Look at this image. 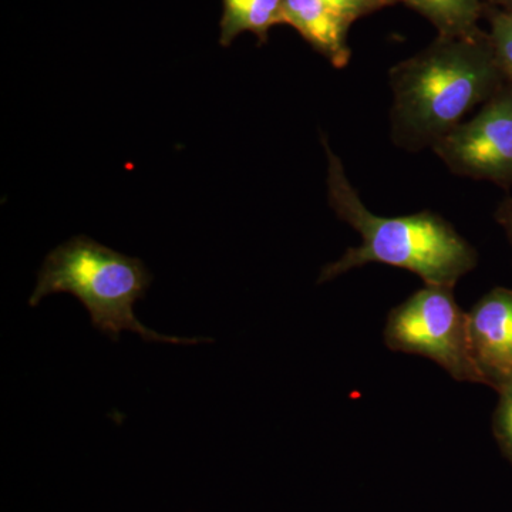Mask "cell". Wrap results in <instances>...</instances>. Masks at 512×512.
Here are the masks:
<instances>
[{"mask_svg": "<svg viewBox=\"0 0 512 512\" xmlns=\"http://www.w3.org/2000/svg\"><path fill=\"white\" fill-rule=\"evenodd\" d=\"M389 79L393 143L407 151L436 146L507 84L483 29L470 36H437L393 66Z\"/></svg>", "mask_w": 512, "mask_h": 512, "instance_id": "6da1fadb", "label": "cell"}, {"mask_svg": "<svg viewBox=\"0 0 512 512\" xmlns=\"http://www.w3.org/2000/svg\"><path fill=\"white\" fill-rule=\"evenodd\" d=\"M322 141L328 156L329 205L339 220L359 232L362 245L349 248L339 261L323 266L318 284L367 264H384L407 269L426 285L454 288L458 279L476 268V249L441 215L421 211L386 218L367 210L342 161L330 150L328 141Z\"/></svg>", "mask_w": 512, "mask_h": 512, "instance_id": "7a4b0ae2", "label": "cell"}, {"mask_svg": "<svg viewBox=\"0 0 512 512\" xmlns=\"http://www.w3.org/2000/svg\"><path fill=\"white\" fill-rule=\"evenodd\" d=\"M153 281L141 259L104 247L89 237H74L46 256L29 305L35 308L53 293H72L90 313L94 328L119 340L121 332L138 333L147 342L198 345L210 339L175 338L147 328L134 313Z\"/></svg>", "mask_w": 512, "mask_h": 512, "instance_id": "3957f363", "label": "cell"}, {"mask_svg": "<svg viewBox=\"0 0 512 512\" xmlns=\"http://www.w3.org/2000/svg\"><path fill=\"white\" fill-rule=\"evenodd\" d=\"M383 336L393 352L427 357L458 382L484 384L471 353L467 313L453 288L426 285L414 292L390 311Z\"/></svg>", "mask_w": 512, "mask_h": 512, "instance_id": "277c9868", "label": "cell"}, {"mask_svg": "<svg viewBox=\"0 0 512 512\" xmlns=\"http://www.w3.org/2000/svg\"><path fill=\"white\" fill-rule=\"evenodd\" d=\"M451 173L512 187V84L433 147Z\"/></svg>", "mask_w": 512, "mask_h": 512, "instance_id": "5b68a950", "label": "cell"}, {"mask_svg": "<svg viewBox=\"0 0 512 512\" xmlns=\"http://www.w3.org/2000/svg\"><path fill=\"white\" fill-rule=\"evenodd\" d=\"M471 353L485 386L512 383V289L494 288L467 313Z\"/></svg>", "mask_w": 512, "mask_h": 512, "instance_id": "8992f818", "label": "cell"}, {"mask_svg": "<svg viewBox=\"0 0 512 512\" xmlns=\"http://www.w3.org/2000/svg\"><path fill=\"white\" fill-rule=\"evenodd\" d=\"M284 25L298 30L336 69L348 66L352 57L349 30L353 23L325 0H284Z\"/></svg>", "mask_w": 512, "mask_h": 512, "instance_id": "52a82bcc", "label": "cell"}, {"mask_svg": "<svg viewBox=\"0 0 512 512\" xmlns=\"http://www.w3.org/2000/svg\"><path fill=\"white\" fill-rule=\"evenodd\" d=\"M276 25H284V0H222L221 46L242 33H252L264 45Z\"/></svg>", "mask_w": 512, "mask_h": 512, "instance_id": "ba28073f", "label": "cell"}, {"mask_svg": "<svg viewBox=\"0 0 512 512\" xmlns=\"http://www.w3.org/2000/svg\"><path fill=\"white\" fill-rule=\"evenodd\" d=\"M424 16L439 36H470L480 30L485 0H396Z\"/></svg>", "mask_w": 512, "mask_h": 512, "instance_id": "9c48e42d", "label": "cell"}, {"mask_svg": "<svg viewBox=\"0 0 512 512\" xmlns=\"http://www.w3.org/2000/svg\"><path fill=\"white\" fill-rule=\"evenodd\" d=\"M484 18L490 22L491 45L507 83L512 84V13L485 3Z\"/></svg>", "mask_w": 512, "mask_h": 512, "instance_id": "30bf717a", "label": "cell"}, {"mask_svg": "<svg viewBox=\"0 0 512 512\" xmlns=\"http://www.w3.org/2000/svg\"><path fill=\"white\" fill-rule=\"evenodd\" d=\"M497 409L493 416V431L498 446L512 463V383L498 392Z\"/></svg>", "mask_w": 512, "mask_h": 512, "instance_id": "8fae6325", "label": "cell"}, {"mask_svg": "<svg viewBox=\"0 0 512 512\" xmlns=\"http://www.w3.org/2000/svg\"><path fill=\"white\" fill-rule=\"evenodd\" d=\"M325 2L352 23L397 3L396 0H325Z\"/></svg>", "mask_w": 512, "mask_h": 512, "instance_id": "7c38bea8", "label": "cell"}, {"mask_svg": "<svg viewBox=\"0 0 512 512\" xmlns=\"http://www.w3.org/2000/svg\"><path fill=\"white\" fill-rule=\"evenodd\" d=\"M495 220L504 228L512 248V197L505 198L495 212Z\"/></svg>", "mask_w": 512, "mask_h": 512, "instance_id": "4fadbf2b", "label": "cell"}, {"mask_svg": "<svg viewBox=\"0 0 512 512\" xmlns=\"http://www.w3.org/2000/svg\"><path fill=\"white\" fill-rule=\"evenodd\" d=\"M485 3L495 6V8L503 9L505 12L512 13V0H485Z\"/></svg>", "mask_w": 512, "mask_h": 512, "instance_id": "5bb4252c", "label": "cell"}]
</instances>
